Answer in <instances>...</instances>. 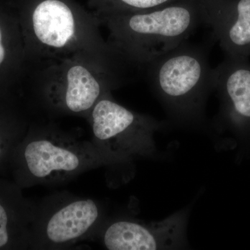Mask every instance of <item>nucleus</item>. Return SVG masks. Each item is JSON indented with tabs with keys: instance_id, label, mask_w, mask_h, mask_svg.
Returning <instances> with one entry per match:
<instances>
[{
	"instance_id": "f257e3e1",
	"label": "nucleus",
	"mask_w": 250,
	"mask_h": 250,
	"mask_svg": "<svg viewBox=\"0 0 250 250\" xmlns=\"http://www.w3.org/2000/svg\"><path fill=\"white\" fill-rule=\"evenodd\" d=\"M100 21L73 0H28L24 14L26 47L38 64L83 55L125 75L134 68L105 41Z\"/></svg>"
},
{
	"instance_id": "f03ea898",
	"label": "nucleus",
	"mask_w": 250,
	"mask_h": 250,
	"mask_svg": "<svg viewBox=\"0 0 250 250\" xmlns=\"http://www.w3.org/2000/svg\"><path fill=\"white\" fill-rule=\"evenodd\" d=\"M185 5L138 12L95 14L108 31V42L136 68L187 41L201 14Z\"/></svg>"
},
{
	"instance_id": "7ed1b4c3",
	"label": "nucleus",
	"mask_w": 250,
	"mask_h": 250,
	"mask_svg": "<svg viewBox=\"0 0 250 250\" xmlns=\"http://www.w3.org/2000/svg\"><path fill=\"white\" fill-rule=\"evenodd\" d=\"M125 80L89 57L72 56L38 64L37 95L52 113L87 118L99 100Z\"/></svg>"
},
{
	"instance_id": "20e7f679",
	"label": "nucleus",
	"mask_w": 250,
	"mask_h": 250,
	"mask_svg": "<svg viewBox=\"0 0 250 250\" xmlns=\"http://www.w3.org/2000/svg\"><path fill=\"white\" fill-rule=\"evenodd\" d=\"M144 68L153 90L172 116L182 121L202 116L207 96L214 90L207 49L185 41Z\"/></svg>"
},
{
	"instance_id": "39448f33",
	"label": "nucleus",
	"mask_w": 250,
	"mask_h": 250,
	"mask_svg": "<svg viewBox=\"0 0 250 250\" xmlns=\"http://www.w3.org/2000/svg\"><path fill=\"white\" fill-rule=\"evenodd\" d=\"M24 170L34 185L64 183L95 167L117 164L90 141L52 124L37 125L22 152Z\"/></svg>"
},
{
	"instance_id": "423d86ee",
	"label": "nucleus",
	"mask_w": 250,
	"mask_h": 250,
	"mask_svg": "<svg viewBox=\"0 0 250 250\" xmlns=\"http://www.w3.org/2000/svg\"><path fill=\"white\" fill-rule=\"evenodd\" d=\"M97 200L67 192L54 194L37 204L30 242L37 250H62L96 236L103 225Z\"/></svg>"
},
{
	"instance_id": "0eeeda50",
	"label": "nucleus",
	"mask_w": 250,
	"mask_h": 250,
	"mask_svg": "<svg viewBox=\"0 0 250 250\" xmlns=\"http://www.w3.org/2000/svg\"><path fill=\"white\" fill-rule=\"evenodd\" d=\"M93 142L117 164L155 152L154 133L160 124L154 118L131 111L105 94L87 117Z\"/></svg>"
},
{
	"instance_id": "6e6552de",
	"label": "nucleus",
	"mask_w": 250,
	"mask_h": 250,
	"mask_svg": "<svg viewBox=\"0 0 250 250\" xmlns=\"http://www.w3.org/2000/svg\"><path fill=\"white\" fill-rule=\"evenodd\" d=\"M186 225V214L177 213L148 224L116 220L103 225L98 232L104 246L109 250H169L183 244Z\"/></svg>"
},
{
	"instance_id": "1a4fd4ad",
	"label": "nucleus",
	"mask_w": 250,
	"mask_h": 250,
	"mask_svg": "<svg viewBox=\"0 0 250 250\" xmlns=\"http://www.w3.org/2000/svg\"><path fill=\"white\" fill-rule=\"evenodd\" d=\"M225 120L238 134L250 135V62L226 57L213 69Z\"/></svg>"
},
{
	"instance_id": "9d476101",
	"label": "nucleus",
	"mask_w": 250,
	"mask_h": 250,
	"mask_svg": "<svg viewBox=\"0 0 250 250\" xmlns=\"http://www.w3.org/2000/svg\"><path fill=\"white\" fill-rule=\"evenodd\" d=\"M200 11L202 21L231 59L250 56V0H217Z\"/></svg>"
},
{
	"instance_id": "9b49d317",
	"label": "nucleus",
	"mask_w": 250,
	"mask_h": 250,
	"mask_svg": "<svg viewBox=\"0 0 250 250\" xmlns=\"http://www.w3.org/2000/svg\"><path fill=\"white\" fill-rule=\"evenodd\" d=\"M170 0H90L95 14L138 12L156 9Z\"/></svg>"
},
{
	"instance_id": "f8f14e48",
	"label": "nucleus",
	"mask_w": 250,
	"mask_h": 250,
	"mask_svg": "<svg viewBox=\"0 0 250 250\" xmlns=\"http://www.w3.org/2000/svg\"><path fill=\"white\" fill-rule=\"evenodd\" d=\"M9 214L0 203V248H4L10 241Z\"/></svg>"
},
{
	"instance_id": "ddd939ff",
	"label": "nucleus",
	"mask_w": 250,
	"mask_h": 250,
	"mask_svg": "<svg viewBox=\"0 0 250 250\" xmlns=\"http://www.w3.org/2000/svg\"><path fill=\"white\" fill-rule=\"evenodd\" d=\"M7 58V51L4 44V31L0 27V66L4 63Z\"/></svg>"
},
{
	"instance_id": "4468645a",
	"label": "nucleus",
	"mask_w": 250,
	"mask_h": 250,
	"mask_svg": "<svg viewBox=\"0 0 250 250\" xmlns=\"http://www.w3.org/2000/svg\"><path fill=\"white\" fill-rule=\"evenodd\" d=\"M0 154H1V147H0Z\"/></svg>"
}]
</instances>
